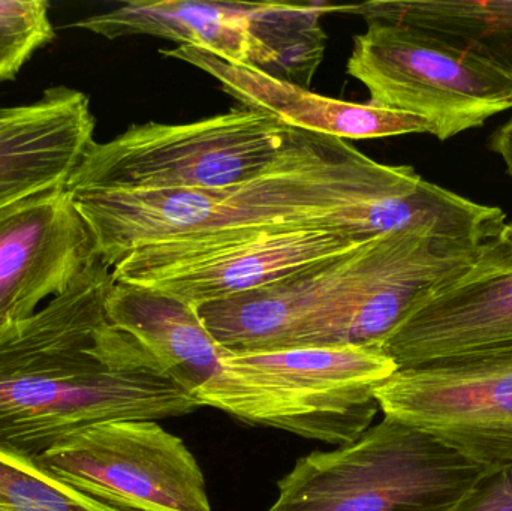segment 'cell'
<instances>
[{
  "label": "cell",
  "instance_id": "cell-1",
  "mask_svg": "<svg viewBox=\"0 0 512 511\" xmlns=\"http://www.w3.org/2000/svg\"><path fill=\"white\" fill-rule=\"evenodd\" d=\"M69 195L111 269L134 249L231 228H324L360 237L426 228L481 245L507 219L499 207L427 182L414 167L381 164L348 141L300 129L261 173L228 188Z\"/></svg>",
  "mask_w": 512,
  "mask_h": 511
},
{
  "label": "cell",
  "instance_id": "cell-2",
  "mask_svg": "<svg viewBox=\"0 0 512 511\" xmlns=\"http://www.w3.org/2000/svg\"><path fill=\"white\" fill-rule=\"evenodd\" d=\"M113 284L98 258L65 293L0 329V446L38 458L93 426L203 408L111 323Z\"/></svg>",
  "mask_w": 512,
  "mask_h": 511
},
{
  "label": "cell",
  "instance_id": "cell-3",
  "mask_svg": "<svg viewBox=\"0 0 512 511\" xmlns=\"http://www.w3.org/2000/svg\"><path fill=\"white\" fill-rule=\"evenodd\" d=\"M478 248L426 228L390 231L342 257L197 311L231 353L379 345L418 300L465 272Z\"/></svg>",
  "mask_w": 512,
  "mask_h": 511
},
{
  "label": "cell",
  "instance_id": "cell-4",
  "mask_svg": "<svg viewBox=\"0 0 512 511\" xmlns=\"http://www.w3.org/2000/svg\"><path fill=\"white\" fill-rule=\"evenodd\" d=\"M396 371L378 345L224 350L195 398L242 422L340 447L373 426L376 390Z\"/></svg>",
  "mask_w": 512,
  "mask_h": 511
},
{
  "label": "cell",
  "instance_id": "cell-5",
  "mask_svg": "<svg viewBox=\"0 0 512 511\" xmlns=\"http://www.w3.org/2000/svg\"><path fill=\"white\" fill-rule=\"evenodd\" d=\"M487 471L384 416L352 443L298 459L268 511H448Z\"/></svg>",
  "mask_w": 512,
  "mask_h": 511
},
{
  "label": "cell",
  "instance_id": "cell-6",
  "mask_svg": "<svg viewBox=\"0 0 512 511\" xmlns=\"http://www.w3.org/2000/svg\"><path fill=\"white\" fill-rule=\"evenodd\" d=\"M294 128L259 111L233 110L182 125H132L93 141L66 183L69 192L206 191L261 173Z\"/></svg>",
  "mask_w": 512,
  "mask_h": 511
},
{
  "label": "cell",
  "instance_id": "cell-7",
  "mask_svg": "<svg viewBox=\"0 0 512 511\" xmlns=\"http://www.w3.org/2000/svg\"><path fill=\"white\" fill-rule=\"evenodd\" d=\"M327 3L134 0L71 24L104 38L146 35L198 48L309 89L324 56Z\"/></svg>",
  "mask_w": 512,
  "mask_h": 511
},
{
  "label": "cell",
  "instance_id": "cell-8",
  "mask_svg": "<svg viewBox=\"0 0 512 511\" xmlns=\"http://www.w3.org/2000/svg\"><path fill=\"white\" fill-rule=\"evenodd\" d=\"M366 21L346 71L370 105L421 117L441 141L512 108V78L484 57L406 24Z\"/></svg>",
  "mask_w": 512,
  "mask_h": 511
},
{
  "label": "cell",
  "instance_id": "cell-9",
  "mask_svg": "<svg viewBox=\"0 0 512 511\" xmlns=\"http://www.w3.org/2000/svg\"><path fill=\"white\" fill-rule=\"evenodd\" d=\"M369 239L324 228L210 231L134 249L113 267V279L198 309L342 257Z\"/></svg>",
  "mask_w": 512,
  "mask_h": 511
},
{
  "label": "cell",
  "instance_id": "cell-10",
  "mask_svg": "<svg viewBox=\"0 0 512 511\" xmlns=\"http://www.w3.org/2000/svg\"><path fill=\"white\" fill-rule=\"evenodd\" d=\"M379 410L487 470L512 467V351L397 369Z\"/></svg>",
  "mask_w": 512,
  "mask_h": 511
},
{
  "label": "cell",
  "instance_id": "cell-11",
  "mask_svg": "<svg viewBox=\"0 0 512 511\" xmlns=\"http://www.w3.org/2000/svg\"><path fill=\"white\" fill-rule=\"evenodd\" d=\"M66 485L125 511H212L191 450L158 422L93 426L35 458Z\"/></svg>",
  "mask_w": 512,
  "mask_h": 511
},
{
  "label": "cell",
  "instance_id": "cell-12",
  "mask_svg": "<svg viewBox=\"0 0 512 511\" xmlns=\"http://www.w3.org/2000/svg\"><path fill=\"white\" fill-rule=\"evenodd\" d=\"M378 347L397 369L512 351V222L481 243L465 272L418 300Z\"/></svg>",
  "mask_w": 512,
  "mask_h": 511
},
{
  "label": "cell",
  "instance_id": "cell-13",
  "mask_svg": "<svg viewBox=\"0 0 512 511\" xmlns=\"http://www.w3.org/2000/svg\"><path fill=\"white\" fill-rule=\"evenodd\" d=\"M99 255L66 186L0 206V320H24L65 293Z\"/></svg>",
  "mask_w": 512,
  "mask_h": 511
},
{
  "label": "cell",
  "instance_id": "cell-14",
  "mask_svg": "<svg viewBox=\"0 0 512 511\" xmlns=\"http://www.w3.org/2000/svg\"><path fill=\"white\" fill-rule=\"evenodd\" d=\"M161 54L207 72L243 108L276 117L289 128L345 141L430 134L429 123L421 117L384 110L369 102L355 104L318 95L261 69L228 62L198 48L177 45Z\"/></svg>",
  "mask_w": 512,
  "mask_h": 511
},
{
  "label": "cell",
  "instance_id": "cell-15",
  "mask_svg": "<svg viewBox=\"0 0 512 511\" xmlns=\"http://www.w3.org/2000/svg\"><path fill=\"white\" fill-rule=\"evenodd\" d=\"M93 134L95 117L80 90L51 87L32 104L0 108V206L66 186Z\"/></svg>",
  "mask_w": 512,
  "mask_h": 511
},
{
  "label": "cell",
  "instance_id": "cell-16",
  "mask_svg": "<svg viewBox=\"0 0 512 511\" xmlns=\"http://www.w3.org/2000/svg\"><path fill=\"white\" fill-rule=\"evenodd\" d=\"M105 308L111 323L135 339L162 371L192 396L218 371L224 348L192 306L147 288L114 281Z\"/></svg>",
  "mask_w": 512,
  "mask_h": 511
},
{
  "label": "cell",
  "instance_id": "cell-17",
  "mask_svg": "<svg viewBox=\"0 0 512 511\" xmlns=\"http://www.w3.org/2000/svg\"><path fill=\"white\" fill-rule=\"evenodd\" d=\"M340 12L432 33L512 78V0H372Z\"/></svg>",
  "mask_w": 512,
  "mask_h": 511
},
{
  "label": "cell",
  "instance_id": "cell-18",
  "mask_svg": "<svg viewBox=\"0 0 512 511\" xmlns=\"http://www.w3.org/2000/svg\"><path fill=\"white\" fill-rule=\"evenodd\" d=\"M0 511L125 510L66 485L35 458L0 446Z\"/></svg>",
  "mask_w": 512,
  "mask_h": 511
},
{
  "label": "cell",
  "instance_id": "cell-19",
  "mask_svg": "<svg viewBox=\"0 0 512 511\" xmlns=\"http://www.w3.org/2000/svg\"><path fill=\"white\" fill-rule=\"evenodd\" d=\"M53 36L47 2L0 0V83L12 80Z\"/></svg>",
  "mask_w": 512,
  "mask_h": 511
},
{
  "label": "cell",
  "instance_id": "cell-20",
  "mask_svg": "<svg viewBox=\"0 0 512 511\" xmlns=\"http://www.w3.org/2000/svg\"><path fill=\"white\" fill-rule=\"evenodd\" d=\"M448 511H512V467L487 471Z\"/></svg>",
  "mask_w": 512,
  "mask_h": 511
},
{
  "label": "cell",
  "instance_id": "cell-21",
  "mask_svg": "<svg viewBox=\"0 0 512 511\" xmlns=\"http://www.w3.org/2000/svg\"><path fill=\"white\" fill-rule=\"evenodd\" d=\"M490 149L502 156L512 176V117L490 138Z\"/></svg>",
  "mask_w": 512,
  "mask_h": 511
},
{
  "label": "cell",
  "instance_id": "cell-22",
  "mask_svg": "<svg viewBox=\"0 0 512 511\" xmlns=\"http://www.w3.org/2000/svg\"><path fill=\"white\" fill-rule=\"evenodd\" d=\"M5 324H8V323H5V321L0 320V329H2V327L5 326Z\"/></svg>",
  "mask_w": 512,
  "mask_h": 511
}]
</instances>
